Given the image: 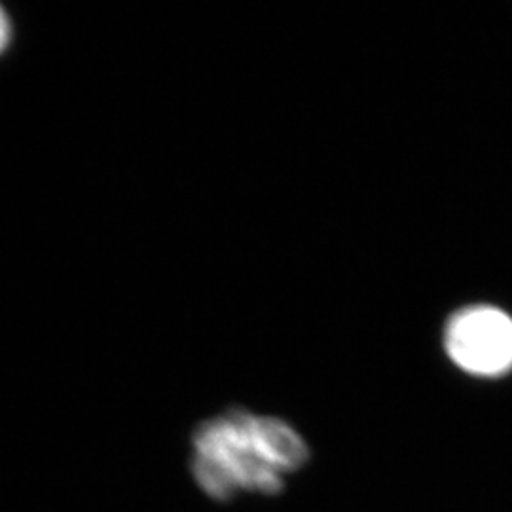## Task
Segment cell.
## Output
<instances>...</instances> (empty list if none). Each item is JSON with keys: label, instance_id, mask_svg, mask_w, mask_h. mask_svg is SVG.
Listing matches in <instances>:
<instances>
[{"label": "cell", "instance_id": "obj_1", "mask_svg": "<svg viewBox=\"0 0 512 512\" xmlns=\"http://www.w3.org/2000/svg\"><path fill=\"white\" fill-rule=\"evenodd\" d=\"M192 471L205 494H277L310 450L285 421L234 408L202 423L192 439Z\"/></svg>", "mask_w": 512, "mask_h": 512}, {"label": "cell", "instance_id": "obj_2", "mask_svg": "<svg viewBox=\"0 0 512 512\" xmlns=\"http://www.w3.org/2000/svg\"><path fill=\"white\" fill-rule=\"evenodd\" d=\"M444 348L467 374L495 378L512 368V319L494 306H471L450 317Z\"/></svg>", "mask_w": 512, "mask_h": 512}, {"label": "cell", "instance_id": "obj_3", "mask_svg": "<svg viewBox=\"0 0 512 512\" xmlns=\"http://www.w3.org/2000/svg\"><path fill=\"white\" fill-rule=\"evenodd\" d=\"M10 35H12V25L10 19L6 16V12L0 8V54L6 50V46L10 44Z\"/></svg>", "mask_w": 512, "mask_h": 512}]
</instances>
